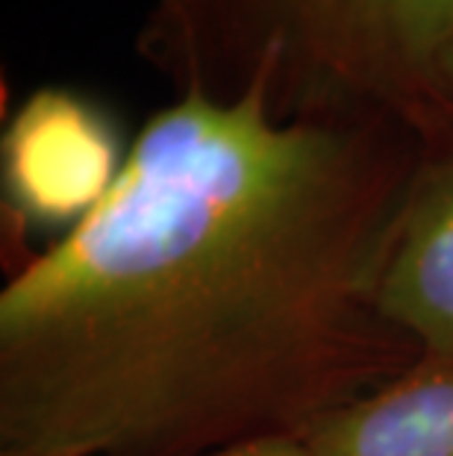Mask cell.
<instances>
[{
    "mask_svg": "<svg viewBox=\"0 0 453 456\" xmlns=\"http://www.w3.org/2000/svg\"><path fill=\"white\" fill-rule=\"evenodd\" d=\"M0 456H74V453H53V451H30V448H0Z\"/></svg>",
    "mask_w": 453,
    "mask_h": 456,
    "instance_id": "7",
    "label": "cell"
},
{
    "mask_svg": "<svg viewBox=\"0 0 453 456\" xmlns=\"http://www.w3.org/2000/svg\"><path fill=\"white\" fill-rule=\"evenodd\" d=\"M380 309L421 359H453V142L427 153L385 259Z\"/></svg>",
    "mask_w": 453,
    "mask_h": 456,
    "instance_id": "4",
    "label": "cell"
},
{
    "mask_svg": "<svg viewBox=\"0 0 453 456\" xmlns=\"http://www.w3.org/2000/svg\"><path fill=\"white\" fill-rule=\"evenodd\" d=\"M118 127L98 101L47 86L27 98L4 133L6 221L15 232L80 224L124 168Z\"/></svg>",
    "mask_w": 453,
    "mask_h": 456,
    "instance_id": "3",
    "label": "cell"
},
{
    "mask_svg": "<svg viewBox=\"0 0 453 456\" xmlns=\"http://www.w3.org/2000/svg\"><path fill=\"white\" fill-rule=\"evenodd\" d=\"M453 0H148L136 56L174 94L242 98L274 118L389 115L453 142Z\"/></svg>",
    "mask_w": 453,
    "mask_h": 456,
    "instance_id": "2",
    "label": "cell"
},
{
    "mask_svg": "<svg viewBox=\"0 0 453 456\" xmlns=\"http://www.w3.org/2000/svg\"><path fill=\"white\" fill-rule=\"evenodd\" d=\"M436 148L389 115L177 94L0 292V448L209 456L301 436L421 359L380 280Z\"/></svg>",
    "mask_w": 453,
    "mask_h": 456,
    "instance_id": "1",
    "label": "cell"
},
{
    "mask_svg": "<svg viewBox=\"0 0 453 456\" xmlns=\"http://www.w3.org/2000/svg\"><path fill=\"white\" fill-rule=\"evenodd\" d=\"M441 71H445V80H448L450 92H453V47L445 53V62H441Z\"/></svg>",
    "mask_w": 453,
    "mask_h": 456,
    "instance_id": "8",
    "label": "cell"
},
{
    "mask_svg": "<svg viewBox=\"0 0 453 456\" xmlns=\"http://www.w3.org/2000/svg\"><path fill=\"white\" fill-rule=\"evenodd\" d=\"M209 456H312V453L297 436H268V439L242 442Z\"/></svg>",
    "mask_w": 453,
    "mask_h": 456,
    "instance_id": "6",
    "label": "cell"
},
{
    "mask_svg": "<svg viewBox=\"0 0 453 456\" xmlns=\"http://www.w3.org/2000/svg\"><path fill=\"white\" fill-rule=\"evenodd\" d=\"M301 439L312 456H453V359H418Z\"/></svg>",
    "mask_w": 453,
    "mask_h": 456,
    "instance_id": "5",
    "label": "cell"
}]
</instances>
